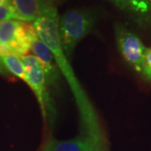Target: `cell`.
I'll use <instances>...</instances> for the list:
<instances>
[{
  "label": "cell",
  "mask_w": 151,
  "mask_h": 151,
  "mask_svg": "<svg viewBox=\"0 0 151 151\" xmlns=\"http://www.w3.org/2000/svg\"><path fill=\"white\" fill-rule=\"evenodd\" d=\"M59 15L56 9L31 23L38 37L51 51L60 72L70 87L78 109L81 133L108 139L96 109L74 73L70 60L64 53L59 37Z\"/></svg>",
  "instance_id": "1"
},
{
  "label": "cell",
  "mask_w": 151,
  "mask_h": 151,
  "mask_svg": "<svg viewBox=\"0 0 151 151\" xmlns=\"http://www.w3.org/2000/svg\"><path fill=\"white\" fill-rule=\"evenodd\" d=\"M96 20V13L87 8L68 9L59 17L60 41L68 59L72 56L77 45L92 32Z\"/></svg>",
  "instance_id": "2"
},
{
  "label": "cell",
  "mask_w": 151,
  "mask_h": 151,
  "mask_svg": "<svg viewBox=\"0 0 151 151\" xmlns=\"http://www.w3.org/2000/svg\"><path fill=\"white\" fill-rule=\"evenodd\" d=\"M36 32L32 24L10 19L0 24V56L29 54L30 41Z\"/></svg>",
  "instance_id": "3"
},
{
  "label": "cell",
  "mask_w": 151,
  "mask_h": 151,
  "mask_svg": "<svg viewBox=\"0 0 151 151\" xmlns=\"http://www.w3.org/2000/svg\"><path fill=\"white\" fill-rule=\"evenodd\" d=\"M21 60L25 70V82L37 98L44 119L45 120L46 118L52 119L55 117V108L49 94L48 86L41 65L32 54L21 56Z\"/></svg>",
  "instance_id": "4"
},
{
  "label": "cell",
  "mask_w": 151,
  "mask_h": 151,
  "mask_svg": "<svg viewBox=\"0 0 151 151\" xmlns=\"http://www.w3.org/2000/svg\"><path fill=\"white\" fill-rule=\"evenodd\" d=\"M114 33L117 47L124 61L141 75L146 47L136 34L120 23H115Z\"/></svg>",
  "instance_id": "5"
},
{
  "label": "cell",
  "mask_w": 151,
  "mask_h": 151,
  "mask_svg": "<svg viewBox=\"0 0 151 151\" xmlns=\"http://www.w3.org/2000/svg\"><path fill=\"white\" fill-rule=\"evenodd\" d=\"M37 151H110L108 139L80 134L68 139L50 135Z\"/></svg>",
  "instance_id": "6"
},
{
  "label": "cell",
  "mask_w": 151,
  "mask_h": 151,
  "mask_svg": "<svg viewBox=\"0 0 151 151\" xmlns=\"http://www.w3.org/2000/svg\"><path fill=\"white\" fill-rule=\"evenodd\" d=\"M30 51L40 64L45 73L48 86L58 87L60 81V72L50 49L40 40L37 34L30 41Z\"/></svg>",
  "instance_id": "7"
},
{
  "label": "cell",
  "mask_w": 151,
  "mask_h": 151,
  "mask_svg": "<svg viewBox=\"0 0 151 151\" xmlns=\"http://www.w3.org/2000/svg\"><path fill=\"white\" fill-rule=\"evenodd\" d=\"M19 20L33 23L38 18L55 9L45 0H8Z\"/></svg>",
  "instance_id": "8"
},
{
  "label": "cell",
  "mask_w": 151,
  "mask_h": 151,
  "mask_svg": "<svg viewBox=\"0 0 151 151\" xmlns=\"http://www.w3.org/2000/svg\"><path fill=\"white\" fill-rule=\"evenodd\" d=\"M119 9L126 13L137 22H151V0H108Z\"/></svg>",
  "instance_id": "9"
},
{
  "label": "cell",
  "mask_w": 151,
  "mask_h": 151,
  "mask_svg": "<svg viewBox=\"0 0 151 151\" xmlns=\"http://www.w3.org/2000/svg\"><path fill=\"white\" fill-rule=\"evenodd\" d=\"M0 59L9 74L14 75L24 82L26 81L25 70L22 62L21 57L14 55H10L0 56Z\"/></svg>",
  "instance_id": "10"
},
{
  "label": "cell",
  "mask_w": 151,
  "mask_h": 151,
  "mask_svg": "<svg viewBox=\"0 0 151 151\" xmlns=\"http://www.w3.org/2000/svg\"><path fill=\"white\" fill-rule=\"evenodd\" d=\"M141 76L146 81L151 83V47H146Z\"/></svg>",
  "instance_id": "11"
},
{
  "label": "cell",
  "mask_w": 151,
  "mask_h": 151,
  "mask_svg": "<svg viewBox=\"0 0 151 151\" xmlns=\"http://www.w3.org/2000/svg\"><path fill=\"white\" fill-rule=\"evenodd\" d=\"M10 19H18L14 9L9 3H5L0 5V24L10 20Z\"/></svg>",
  "instance_id": "12"
},
{
  "label": "cell",
  "mask_w": 151,
  "mask_h": 151,
  "mask_svg": "<svg viewBox=\"0 0 151 151\" xmlns=\"http://www.w3.org/2000/svg\"><path fill=\"white\" fill-rule=\"evenodd\" d=\"M0 74H1V75H9V74L8 73V71L6 70L5 67L3 65V63H2V61H1V59H0Z\"/></svg>",
  "instance_id": "13"
},
{
  "label": "cell",
  "mask_w": 151,
  "mask_h": 151,
  "mask_svg": "<svg viewBox=\"0 0 151 151\" xmlns=\"http://www.w3.org/2000/svg\"><path fill=\"white\" fill-rule=\"evenodd\" d=\"M45 1H47L49 4H50L54 5L55 3H58V2L61 1V0H45Z\"/></svg>",
  "instance_id": "14"
},
{
  "label": "cell",
  "mask_w": 151,
  "mask_h": 151,
  "mask_svg": "<svg viewBox=\"0 0 151 151\" xmlns=\"http://www.w3.org/2000/svg\"><path fill=\"white\" fill-rule=\"evenodd\" d=\"M5 3H8V0H0V5L5 4Z\"/></svg>",
  "instance_id": "15"
}]
</instances>
